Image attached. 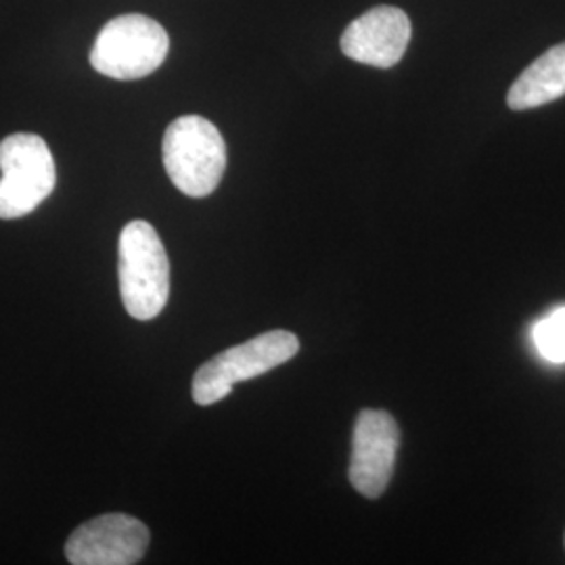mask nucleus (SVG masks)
I'll use <instances>...</instances> for the list:
<instances>
[{
    "instance_id": "5",
    "label": "nucleus",
    "mask_w": 565,
    "mask_h": 565,
    "mask_svg": "<svg viewBox=\"0 0 565 565\" xmlns=\"http://www.w3.org/2000/svg\"><path fill=\"white\" fill-rule=\"evenodd\" d=\"M0 221L32 214L55 189L57 170L39 135L15 132L0 142Z\"/></svg>"
},
{
    "instance_id": "8",
    "label": "nucleus",
    "mask_w": 565,
    "mask_h": 565,
    "mask_svg": "<svg viewBox=\"0 0 565 565\" xmlns=\"http://www.w3.org/2000/svg\"><path fill=\"white\" fill-rule=\"evenodd\" d=\"M411 42V20L398 7H375L343 30L342 53L371 67L387 70L403 60Z\"/></svg>"
},
{
    "instance_id": "1",
    "label": "nucleus",
    "mask_w": 565,
    "mask_h": 565,
    "mask_svg": "<svg viewBox=\"0 0 565 565\" xmlns=\"http://www.w3.org/2000/svg\"><path fill=\"white\" fill-rule=\"evenodd\" d=\"M120 296L126 312L137 321H151L170 298V263L158 231L145 221L121 228L118 245Z\"/></svg>"
},
{
    "instance_id": "4",
    "label": "nucleus",
    "mask_w": 565,
    "mask_h": 565,
    "mask_svg": "<svg viewBox=\"0 0 565 565\" xmlns=\"http://www.w3.org/2000/svg\"><path fill=\"white\" fill-rule=\"evenodd\" d=\"M168 49V32L158 21L128 13L105 23L93 44L90 65L114 81H141L162 65Z\"/></svg>"
},
{
    "instance_id": "7",
    "label": "nucleus",
    "mask_w": 565,
    "mask_h": 565,
    "mask_svg": "<svg viewBox=\"0 0 565 565\" xmlns=\"http://www.w3.org/2000/svg\"><path fill=\"white\" fill-rule=\"evenodd\" d=\"M398 446L401 429L387 411H361L354 425L352 459L348 469V478L354 490L366 499L382 497L394 473Z\"/></svg>"
},
{
    "instance_id": "6",
    "label": "nucleus",
    "mask_w": 565,
    "mask_h": 565,
    "mask_svg": "<svg viewBox=\"0 0 565 565\" xmlns=\"http://www.w3.org/2000/svg\"><path fill=\"white\" fill-rule=\"evenodd\" d=\"M149 539V527L141 520L126 513H105L72 532L65 557L74 565L139 564Z\"/></svg>"
},
{
    "instance_id": "10",
    "label": "nucleus",
    "mask_w": 565,
    "mask_h": 565,
    "mask_svg": "<svg viewBox=\"0 0 565 565\" xmlns=\"http://www.w3.org/2000/svg\"><path fill=\"white\" fill-rule=\"evenodd\" d=\"M534 342L539 352L553 361L564 363L565 361V308L551 312L545 321L536 324L534 329Z\"/></svg>"
},
{
    "instance_id": "9",
    "label": "nucleus",
    "mask_w": 565,
    "mask_h": 565,
    "mask_svg": "<svg viewBox=\"0 0 565 565\" xmlns=\"http://www.w3.org/2000/svg\"><path fill=\"white\" fill-rule=\"evenodd\" d=\"M562 97H565V42L548 49L545 55L525 67L509 88L507 105L513 111H525Z\"/></svg>"
},
{
    "instance_id": "3",
    "label": "nucleus",
    "mask_w": 565,
    "mask_h": 565,
    "mask_svg": "<svg viewBox=\"0 0 565 565\" xmlns=\"http://www.w3.org/2000/svg\"><path fill=\"white\" fill-rule=\"evenodd\" d=\"M300 340L291 331L275 329L233 345L202 364L193 377V401L200 406L221 403L233 387L291 361Z\"/></svg>"
},
{
    "instance_id": "2",
    "label": "nucleus",
    "mask_w": 565,
    "mask_h": 565,
    "mask_svg": "<svg viewBox=\"0 0 565 565\" xmlns=\"http://www.w3.org/2000/svg\"><path fill=\"white\" fill-rule=\"evenodd\" d=\"M163 168L174 186L189 198H207L226 170V142L221 130L202 116H182L166 128Z\"/></svg>"
}]
</instances>
